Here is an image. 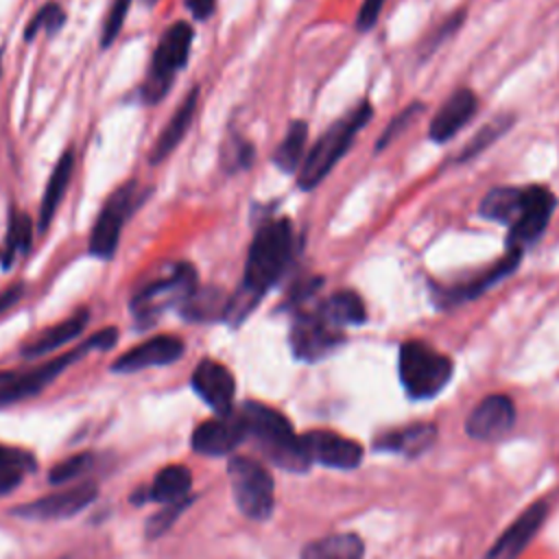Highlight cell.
<instances>
[{
  "mask_svg": "<svg viewBox=\"0 0 559 559\" xmlns=\"http://www.w3.org/2000/svg\"><path fill=\"white\" fill-rule=\"evenodd\" d=\"M555 205H557V197L548 188H542V186L524 188V207L518 221L509 229V240H507L509 249L522 251L526 245L535 242L544 234L555 212Z\"/></svg>",
  "mask_w": 559,
  "mask_h": 559,
  "instance_id": "8fae6325",
  "label": "cell"
},
{
  "mask_svg": "<svg viewBox=\"0 0 559 559\" xmlns=\"http://www.w3.org/2000/svg\"><path fill=\"white\" fill-rule=\"evenodd\" d=\"M33 469L35 459L31 452L0 443V496L13 491L22 483L24 474Z\"/></svg>",
  "mask_w": 559,
  "mask_h": 559,
  "instance_id": "f546056e",
  "label": "cell"
},
{
  "mask_svg": "<svg viewBox=\"0 0 559 559\" xmlns=\"http://www.w3.org/2000/svg\"><path fill=\"white\" fill-rule=\"evenodd\" d=\"M129 7H131V0H114L111 2V9H109V13L105 17V24H103V37H100L103 48L114 44V39L118 37Z\"/></svg>",
  "mask_w": 559,
  "mask_h": 559,
  "instance_id": "d590c367",
  "label": "cell"
},
{
  "mask_svg": "<svg viewBox=\"0 0 559 559\" xmlns=\"http://www.w3.org/2000/svg\"><path fill=\"white\" fill-rule=\"evenodd\" d=\"M144 2H146V4H155L157 0H144Z\"/></svg>",
  "mask_w": 559,
  "mask_h": 559,
  "instance_id": "b9f144b4",
  "label": "cell"
},
{
  "mask_svg": "<svg viewBox=\"0 0 559 559\" xmlns=\"http://www.w3.org/2000/svg\"><path fill=\"white\" fill-rule=\"evenodd\" d=\"M450 378L452 360L424 341H406L400 347V380L411 397H435Z\"/></svg>",
  "mask_w": 559,
  "mask_h": 559,
  "instance_id": "277c9868",
  "label": "cell"
},
{
  "mask_svg": "<svg viewBox=\"0 0 559 559\" xmlns=\"http://www.w3.org/2000/svg\"><path fill=\"white\" fill-rule=\"evenodd\" d=\"M245 437H249V432L242 413L229 411L197 426L192 432V448L205 456H223L234 452Z\"/></svg>",
  "mask_w": 559,
  "mask_h": 559,
  "instance_id": "7c38bea8",
  "label": "cell"
},
{
  "mask_svg": "<svg viewBox=\"0 0 559 559\" xmlns=\"http://www.w3.org/2000/svg\"><path fill=\"white\" fill-rule=\"evenodd\" d=\"M63 20H66L63 9H61L59 4H55V2H48V4H44V7L33 15V20L28 22V26H26V31H24V37H26V39H33L35 33L41 31V28L52 35L55 31H59V28L63 26Z\"/></svg>",
  "mask_w": 559,
  "mask_h": 559,
  "instance_id": "d6a6232c",
  "label": "cell"
},
{
  "mask_svg": "<svg viewBox=\"0 0 559 559\" xmlns=\"http://www.w3.org/2000/svg\"><path fill=\"white\" fill-rule=\"evenodd\" d=\"M72 166H74V155H72V151H66L48 177V183H46V190L41 197V205H39V218H37V227L41 231L50 225V221L66 194V188L72 177Z\"/></svg>",
  "mask_w": 559,
  "mask_h": 559,
  "instance_id": "7402d4cb",
  "label": "cell"
},
{
  "mask_svg": "<svg viewBox=\"0 0 559 559\" xmlns=\"http://www.w3.org/2000/svg\"><path fill=\"white\" fill-rule=\"evenodd\" d=\"M227 476L238 509L251 520H266L273 513V476L262 463L249 456H231Z\"/></svg>",
  "mask_w": 559,
  "mask_h": 559,
  "instance_id": "8992f818",
  "label": "cell"
},
{
  "mask_svg": "<svg viewBox=\"0 0 559 559\" xmlns=\"http://www.w3.org/2000/svg\"><path fill=\"white\" fill-rule=\"evenodd\" d=\"M31 218L17 210L11 212V221L7 227V245L2 251V266L9 269L17 253H26L31 247Z\"/></svg>",
  "mask_w": 559,
  "mask_h": 559,
  "instance_id": "1f68e13d",
  "label": "cell"
},
{
  "mask_svg": "<svg viewBox=\"0 0 559 559\" xmlns=\"http://www.w3.org/2000/svg\"><path fill=\"white\" fill-rule=\"evenodd\" d=\"M343 343L338 328L328 323L317 310L301 312L290 328V347L299 360L314 362Z\"/></svg>",
  "mask_w": 559,
  "mask_h": 559,
  "instance_id": "30bf717a",
  "label": "cell"
},
{
  "mask_svg": "<svg viewBox=\"0 0 559 559\" xmlns=\"http://www.w3.org/2000/svg\"><path fill=\"white\" fill-rule=\"evenodd\" d=\"M424 109V105H419V103H413V105H408L404 111H400L393 120H391V124L386 127V131L382 133V138L378 140V144H376V151H382L389 142H393L411 122H413V118L417 116V111H421Z\"/></svg>",
  "mask_w": 559,
  "mask_h": 559,
  "instance_id": "8d00e7d4",
  "label": "cell"
},
{
  "mask_svg": "<svg viewBox=\"0 0 559 559\" xmlns=\"http://www.w3.org/2000/svg\"><path fill=\"white\" fill-rule=\"evenodd\" d=\"M304 450L310 461L336 469H354L362 461V448L354 439L332 430H310L301 435Z\"/></svg>",
  "mask_w": 559,
  "mask_h": 559,
  "instance_id": "5bb4252c",
  "label": "cell"
},
{
  "mask_svg": "<svg viewBox=\"0 0 559 559\" xmlns=\"http://www.w3.org/2000/svg\"><path fill=\"white\" fill-rule=\"evenodd\" d=\"M520 255H522V251L509 249V253H507L496 266H491L485 275L472 280V282H467V284H461V286H454V288L445 290V301H448V304H456V301H465V299L478 297V295H480L483 290H487L493 282H498L500 277L509 275V273L518 266Z\"/></svg>",
  "mask_w": 559,
  "mask_h": 559,
  "instance_id": "83f0119b",
  "label": "cell"
},
{
  "mask_svg": "<svg viewBox=\"0 0 559 559\" xmlns=\"http://www.w3.org/2000/svg\"><path fill=\"white\" fill-rule=\"evenodd\" d=\"M192 26L186 22H175L159 37V44L153 52V63L148 76L142 85L144 103H157L170 87L175 74L186 66L192 48Z\"/></svg>",
  "mask_w": 559,
  "mask_h": 559,
  "instance_id": "5b68a950",
  "label": "cell"
},
{
  "mask_svg": "<svg viewBox=\"0 0 559 559\" xmlns=\"http://www.w3.org/2000/svg\"><path fill=\"white\" fill-rule=\"evenodd\" d=\"M524 207V188H493L480 201V214L489 221L513 225Z\"/></svg>",
  "mask_w": 559,
  "mask_h": 559,
  "instance_id": "4316f807",
  "label": "cell"
},
{
  "mask_svg": "<svg viewBox=\"0 0 559 559\" xmlns=\"http://www.w3.org/2000/svg\"><path fill=\"white\" fill-rule=\"evenodd\" d=\"M317 312L338 330L343 325H360L367 319L365 304L354 290L334 293L317 308Z\"/></svg>",
  "mask_w": 559,
  "mask_h": 559,
  "instance_id": "d4e9b609",
  "label": "cell"
},
{
  "mask_svg": "<svg viewBox=\"0 0 559 559\" xmlns=\"http://www.w3.org/2000/svg\"><path fill=\"white\" fill-rule=\"evenodd\" d=\"M509 124H511V120H509V118H504V116H500V118L491 120L489 124H485V127L476 133V138L465 146V151H463V155H461L459 159H467V157L476 155L478 151L487 148L496 138H500V135L509 129Z\"/></svg>",
  "mask_w": 559,
  "mask_h": 559,
  "instance_id": "e575fe53",
  "label": "cell"
},
{
  "mask_svg": "<svg viewBox=\"0 0 559 559\" xmlns=\"http://www.w3.org/2000/svg\"><path fill=\"white\" fill-rule=\"evenodd\" d=\"M225 306H227V299H221V293L216 288H203V290H194L181 304V314L190 321H207L214 317H223Z\"/></svg>",
  "mask_w": 559,
  "mask_h": 559,
  "instance_id": "4dcf8cb0",
  "label": "cell"
},
{
  "mask_svg": "<svg viewBox=\"0 0 559 559\" xmlns=\"http://www.w3.org/2000/svg\"><path fill=\"white\" fill-rule=\"evenodd\" d=\"M371 118V105L362 100L354 107L345 118L336 120L332 127L323 131V135L314 142L306 159L301 162L297 183L301 190H312L321 179L334 168V164L347 153L360 127H365Z\"/></svg>",
  "mask_w": 559,
  "mask_h": 559,
  "instance_id": "3957f363",
  "label": "cell"
},
{
  "mask_svg": "<svg viewBox=\"0 0 559 559\" xmlns=\"http://www.w3.org/2000/svg\"><path fill=\"white\" fill-rule=\"evenodd\" d=\"M186 504H188V500H186V502H179V504H166L159 513H155V515L146 522V535H148V537L162 535V533L173 524V520L179 515V511H181Z\"/></svg>",
  "mask_w": 559,
  "mask_h": 559,
  "instance_id": "74e56055",
  "label": "cell"
},
{
  "mask_svg": "<svg viewBox=\"0 0 559 559\" xmlns=\"http://www.w3.org/2000/svg\"><path fill=\"white\" fill-rule=\"evenodd\" d=\"M94 459L90 452H83V454H74L61 463H57L52 469H50V483L52 485H61V483H68V480H74L79 476H83L90 467H92Z\"/></svg>",
  "mask_w": 559,
  "mask_h": 559,
  "instance_id": "836d02e7",
  "label": "cell"
},
{
  "mask_svg": "<svg viewBox=\"0 0 559 559\" xmlns=\"http://www.w3.org/2000/svg\"><path fill=\"white\" fill-rule=\"evenodd\" d=\"M197 290V273L188 262H179L168 277L144 286L131 301V310L140 323L155 321L162 310L183 304Z\"/></svg>",
  "mask_w": 559,
  "mask_h": 559,
  "instance_id": "52a82bcc",
  "label": "cell"
},
{
  "mask_svg": "<svg viewBox=\"0 0 559 559\" xmlns=\"http://www.w3.org/2000/svg\"><path fill=\"white\" fill-rule=\"evenodd\" d=\"M181 354H183V343L177 336L159 334V336H153V338L131 347L129 352H124L111 365V369L116 373H131V371L148 369V367H162V365L175 362Z\"/></svg>",
  "mask_w": 559,
  "mask_h": 559,
  "instance_id": "e0dca14e",
  "label": "cell"
},
{
  "mask_svg": "<svg viewBox=\"0 0 559 559\" xmlns=\"http://www.w3.org/2000/svg\"><path fill=\"white\" fill-rule=\"evenodd\" d=\"M22 293H24L22 284H15V286L7 288V290L0 295V314H2L4 310H9V308H11V306L22 297Z\"/></svg>",
  "mask_w": 559,
  "mask_h": 559,
  "instance_id": "60d3db41",
  "label": "cell"
},
{
  "mask_svg": "<svg viewBox=\"0 0 559 559\" xmlns=\"http://www.w3.org/2000/svg\"><path fill=\"white\" fill-rule=\"evenodd\" d=\"M306 138H308V124L304 120L290 122L286 129V135L282 138V142L273 153V164L284 173H293L301 168Z\"/></svg>",
  "mask_w": 559,
  "mask_h": 559,
  "instance_id": "f1b7e54d",
  "label": "cell"
},
{
  "mask_svg": "<svg viewBox=\"0 0 559 559\" xmlns=\"http://www.w3.org/2000/svg\"><path fill=\"white\" fill-rule=\"evenodd\" d=\"M546 520V504L537 502L528 507L493 544V548L487 552V559H515L526 544L533 539V535L539 531V526Z\"/></svg>",
  "mask_w": 559,
  "mask_h": 559,
  "instance_id": "ac0fdd59",
  "label": "cell"
},
{
  "mask_svg": "<svg viewBox=\"0 0 559 559\" xmlns=\"http://www.w3.org/2000/svg\"><path fill=\"white\" fill-rule=\"evenodd\" d=\"M513 421H515L513 402L507 395H489L469 413L465 421V430L474 439L493 441L507 435Z\"/></svg>",
  "mask_w": 559,
  "mask_h": 559,
  "instance_id": "2e32d148",
  "label": "cell"
},
{
  "mask_svg": "<svg viewBox=\"0 0 559 559\" xmlns=\"http://www.w3.org/2000/svg\"><path fill=\"white\" fill-rule=\"evenodd\" d=\"M197 96H199V90H192L186 96V100L175 109V114L170 116L166 127L162 129L159 138L155 140V144L151 148V155H148V162L153 166L164 162L177 148V144L183 140V135L188 133V129L192 124V118H194V111H197Z\"/></svg>",
  "mask_w": 559,
  "mask_h": 559,
  "instance_id": "ffe728a7",
  "label": "cell"
},
{
  "mask_svg": "<svg viewBox=\"0 0 559 559\" xmlns=\"http://www.w3.org/2000/svg\"><path fill=\"white\" fill-rule=\"evenodd\" d=\"M87 319H90V312H87V310L74 312L72 317H68V319H63L61 323H57V325L44 330L35 341H31L28 345H24L22 356H24V358H39V356H44V354H48V352H52V349H57V347L70 343L72 338H76V336L83 332Z\"/></svg>",
  "mask_w": 559,
  "mask_h": 559,
  "instance_id": "44dd1931",
  "label": "cell"
},
{
  "mask_svg": "<svg viewBox=\"0 0 559 559\" xmlns=\"http://www.w3.org/2000/svg\"><path fill=\"white\" fill-rule=\"evenodd\" d=\"M365 546L354 533H334L308 544L299 559H362Z\"/></svg>",
  "mask_w": 559,
  "mask_h": 559,
  "instance_id": "484cf974",
  "label": "cell"
},
{
  "mask_svg": "<svg viewBox=\"0 0 559 559\" xmlns=\"http://www.w3.org/2000/svg\"><path fill=\"white\" fill-rule=\"evenodd\" d=\"M138 203V186L135 181H127L120 186L103 205L92 234H90V253L103 260L114 258L120 240L122 225L127 216L133 212V205Z\"/></svg>",
  "mask_w": 559,
  "mask_h": 559,
  "instance_id": "ba28073f",
  "label": "cell"
},
{
  "mask_svg": "<svg viewBox=\"0 0 559 559\" xmlns=\"http://www.w3.org/2000/svg\"><path fill=\"white\" fill-rule=\"evenodd\" d=\"M98 489L94 483H81L63 491H55L50 496L37 498L33 502L20 504L13 509V515L26 518V520H63L72 518L79 511H83L94 498Z\"/></svg>",
  "mask_w": 559,
  "mask_h": 559,
  "instance_id": "4fadbf2b",
  "label": "cell"
},
{
  "mask_svg": "<svg viewBox=\"0 0 559 559\" xmlns=\"http://www.w3.org/2000/svg\"><path fill=\"white\" fill-rule=\"evenodd\" d=\"M382 7H384V0H362V7H360L358 17H356V26L360 31H369L376 24Z\"/></svg>",
  "mask_w": 559,
  "mask_h": 559,
  "instance_id": "f35d334b",
  "label": "cell"
},
{
  "mask_svg": "<svg viewBox=\"0 0 559 559\" xmlns=\"http://www.w3.org/2000/svg\"><path fill=\"white\" fill-rule=\"evenodd\" d=\"M192 487V474L188 467L183 465H168L164 469L157 472L151 489H148V498L155 502L166 504H179L188 500Z\"/></svg>",
  "mask_w": 559,
  "mask_h": 559,
  "instance_id": "603a6c76",
  "label": "cell"
},
{
  "mask_svg": "<svg viewBox=\"0 0 559 559\" xmlns=\"http://www.w3.org/2000/svg\"><path fill=\"white\" fill-rule=\"evenodd\" d=\"M90 349H96V343L92 336L79 349H72L55 360H48L41 367L26 369V371H0V406L39 393L52 378H57L63 369H68L76 358H81Z\"/></svg>",
  "mask_w": 559,
  "mask_h": 559,
  "instance_id": "9c48e42d",
  "label": "cell"
},
{
  "mask_svg": "<svg viewBox=\"0 0 559 559\" xmlns=\"http://www.w3.org/2000/svg\"><path fill=\"white\" fill-rule=\"evenodd\" d=\"M435 439H437V428L432 424H413L408 428L384 435L378 441V448L406 454V456H417L424 450H428L435 443Z\"/></svg>",
  "mask_w": 559,
  "mask_h": 559,
  "instance_id": "cb8c5ba5",
  "label": "cell"
},
{
  "mask_svg": "<svg viewBox=\"0 0 559 559\" xmlns=\"http://www.w3.org/2000/svg\"><path fill=\"white\" fill-rule=\"evenodd\" d=\"M183 4L197 20H207L214 13L216 0H183Z\"/></svg>",
  "mask_w": 559,
  "mask_h": 559,
  "instance_id": "ab89813d",
  "label": "cell"
},
{
  "mask_svg": "<svg viewBox=\"0 0 559 559\" xmlns=\"http://www.w3.org/2000/svg\"><path fill=\"white\" fill-rule=\"evenodd\" d=\"M192 389L216 415L231 411L236 380L225 365L210 358L201 360L192 371Z\"/></svg>",
  "mask_w": 559,
  "mask_h": 559,
  "instance_id": "9a60e30c",
  "label": "cell"
},
{
  "mask_svg": "<svg viewBox=\"0 0 559 559\" xmlns=\"http://www.w3.org/2000/svg\"><path fill=\"white\" fill-rule=\"evenodd\" d=\"M293 258V227L288 218H275L262 225L249 247L245 277L234 297L227 299L223 319L240 325L258 306L264 293L284 275Z\"/></svg>",
  "mask_w": 559,
  "mask_h": 559,
  "instance_id": "6da1fadb",
  "label": "cell"
},
{
  "mask_svg": "<svg viewBox=\"0 0 559 559\" xmlns=\"http://www.w3.org/2000/svg\"><path fill=\"white\" fill-rule=\"evenodd\" d=\"M478 100L472 90H456L437 111L430 122V138L435 142L450 140L456 131H461L469 118L476 114Z\"/></svg>",
  "mask_w": 559,
  "mask_h": 559,
  "instance_id": "d6986e66",
  "label": "cell"
},
{
  "mask_svg": "<svg viewBox=\"0 0 559 559\" xmlns=\"http://www.w3.org/2000/svg\"><path fill=\"white\" fill-rule=\"evenodd\" d=\"M240 413L247 432L275 465L288 472H306L310 467L312 461L304 450L301 437L295 435L290 421L280 411L260 402H247Z\"/></svg>",
  "mask_w": 559,
  "mask_h": 559,
  "instance_id": "7a4b0ae2",
  "label": "cell"
}]
</instances>
